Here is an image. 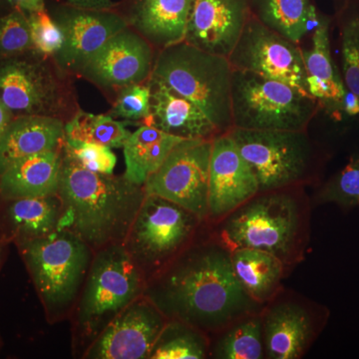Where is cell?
I'll list each match as a JSON object with an SVG mask.
<instances>
[{
  "label": "cell",
  "instance_id": "obj_9",
  "mask_svg": "<svg viewBox=\"0 0 359 359\" xmlns=\"http://www.w3.org/2000/svg\"><path fill=\"white\" fill-rule=\"evenodd\" d=\"M229 133L252 168L259 193L304 187L316 179L320 156L306 131L233 128Z\"/></svg>",
  "mask_w": 359,
  "mask_h": 359
},
{
  "label": "cell",
  "instance_id": "obj_36",
  "mask_svg": "<svg viewBox=\"0 0 359 359\" xmlns=\"http://www.w3.org/2000/svg\"><path fill=\"white\" fill-rule=\"evenodd\" d=\"M33 43V51L53 58L65 43V34L46 11H36L27 16Z\"/></svg>",
  "mask_w": 359,
  "mask_h": 359
},
{
  "label": "cell",
  "instance_id": "obj_21",
  "mask_svg": "<svg viewBox=\"0 0 359 359\" xmlns=\"http://www.w3.org/2000/svg\"><path fill=\"white\" fill-rule=\"evenodd\" d=\"M302 51L309 94L330 114L339 118L344 113L346 88L330 50V20L320 18L313 32L311 48Z\"/></svg>",
  "mask_w": 359,
  "mask_h": 359
},
{
  "label": "cell",
  "instance_id": "obj_3",
  "mask_svg": "<svg viewBox=\"0 0 359 359\" xmlns=\"http://www.w3.org/2000/svg\"><path fill=\"white\" fill-rule=\"evenodd\" d=\"M304 187L257 193L218 223L210 233L230 252L264 250L290 269L306 259L311 241V201Z\"/></svg>",
  "mask_w": 359,
  "mask_h": 359
},
{
  "label": "cell",
  "instance_id": "obj_28",
  "mask_svg": "<svg viewBox=\"0 0 359 359\" xmlns=\"http://www.w3.org/2000/svg\"><path fill=\"white\" fill-rule=\"evenodd\" d=\"M210 339V358L266 359L262 313L238 318Z\"/></svg>",
  "mask_w": 359,
  "mask_h": 359
},
{
  "label": "cell",
  "instance_id": "obj_13",
  "mask_svg": "<svg viewBox=\"0 0 359 359\" xmlns=\"http://www.w3.org/2000/svg\"><path fill=\"white\" fill-rule=\"evenodd\" d=\"M228 59L233 69L278 80L311 95L299 45L273 32L252 14Z\"/></svg>",
  "mask_w": 359,
  "mask_h": 359
},
{
  "label": "cell",
  "instance_id": "obj_22",
  "mask_svg": "<svg viewBox=\"0 0 359 359\" xmlns=\"http://www.w3.org/2000/svg\"><path fill=\"white\" fill-rule=\"evenodd\" d=\"M63 147L13 163L0 175V200L57 195Z\"/></svg>",
  "mask_w": 359,
  "mask_h": 359
},
{
  "label": "cell",
  "instance_id": "obj_34",
  "mask_svg": "<svg viewBox=\"0 0 359 359\" xmlns=\"http://www.w3.org/2000/svg\"><path fill=\"white\" fill-rule=\"evenodd\" d=\"M151 114V88L145 83L131 84L118 91L110 116L127 121H145Z\"/></svg>",
  "mask_w": 359,
  "mask_h": 359
},
{
  "label": "cell",
  "instance_id": "obj_25",
  "mask_svg": "<svg viewBox=\"0 0 359 359\" xmlns=\"http://www.w3.org/2000/svg\"><path fill=\"white\" fill-rule=\"evenodd\" d=\"M231 264L245 292L264 306L283 289L290 269L264 250L238 249L231 252Z\"/></svg>",
  "mask_w": 359,
  "mask_h": 359
},
{
  "label": "cell",
  "instance_id": "obj_2",
  "mask_svg": "<svg viewBox=\"0 0 359 359\" xmlns=\"http://www.w3.org/2000/svg\"><path fill=\"white\" fill-rule=\"evenodd\" d=\"M58 196L63 204L59 229L72 231L95 252L124 243L146 192L124 175L89 171L63 151Z\"/></svg>",
  "mask_w": 359,
  "mask_h": 359
},
{
  "label": "cell",
  "instance_id": "obj_12",
  "mask_svg": "<svg viewBox=\"0 0 359 359\" xmlns=\"http://www.w3.org/2000/svg\"><path fill=\"white\" fill-rule=\"evenodd\" d=\"M212 141L184 139L177 144L144 184L146 194L176 203L207 223Z\"/></svg>",
  "mask_w": 359,
  "mask_h": 359
},
{
  "label": "cell",
  "instance_id": "obj_8",
  "mask_svg": "<svg viewBox=\"0 0 359 359\" xmlns=\"http://www.w3.org/2000/svg\"><path fill=\"white\" fill-rule=\"evenodd\" d=\"M205 226L185 208L146 194L123 245L148 282L197 241Z\"/></svg>",
  "mask_w": 359,
  "mask_h": 359
},
{
  "label": "cell",
  "instance_id": "obj_20",
  "mask_svg": "<svg viewBox=\"0 0 359 359\" xmlns=\"http://www.w3.org/2000/svg\"><path fill=\"white\" fill-rule=\"evenodd\" d=\"M0 238L14 244L57 231L63 204L57 195L0 200Z\"/></svg>",
  "mask_w": 359,
  "mask_h": 359
},
{
  "label": "cell",
  "instance_id": "obj_11",
  "mask_svg": "<svg viewBox=\"0 0 359 359\" xmlns=\"http://www.w3.org/2000/svg\"><path fill=\"white\" fill-rule=\"evenodd\" d=\"M330 314L327 306L283 287L262 311L266 359L304 358Z\"/></svg>",
  "mask_w": 359,
  "mask_h": 359
},
{
  "label": "cell",
  "instance_id": "obj_33",
  "mask_svg": "<svg viewBox=\"0 0 359 359\" xmlns=\"http://www.w3.org/2000/svg\"><path fill=\"white\" fill-rule=\"evenodd\" d=\"M33 50L27 16L20 9L0 18V59Z\"/></svg>",
  "mask_w": 359,
  "mask_h": 359
},
{
  "label": "cell",
  "instance_id": "obj_7",
  "mask_svg": "<svg viewBox=\"0 0 359 359\" xmlns=\"http://www.w3.org/2000/svg\"><path fill=\"white\" fill-rule=\"evenodd\" d=\"M0 102L14 118L43 116L65 123L80 109L71 75L33 50L0 59Z\"/></svg>",
  "mask_w": 359,
  "mask_h": 359
},
{
  "label": "cell",
  "instance_id": "obj_35",
  "mask_svg": "<svg viewBox=\"0 0 359 359\" xmlns=\"http://www.w3.org/2000/svg\"><path fill=\"white\" fill-rule=\"evenodd\" d=\"M63 151L89 171L101 174L114 172L117 158L109 147L65 139Z\"/></svg>",
  "mask_w": 359,
  "mask_h": 359
},
{
  "label": "cell",
  "instance_id": "obj_31",
  "mask_svg": "<svg viewBox=\"0 0 359 359\" xmlns=\"http://www.w3.org/2000/svg\"><path fill=\"white\" fill-rule=\"evenodd\" d=\"M341 77L347 91L359 100V8L348 4L339 16Z\"/></svg>",
  "mask_w": 359,
  "mask_h": 359
},
{
  "label": "cell",
  "instance_id": "obj_40",
  "mask_svg": "<svg viewBox=\"0 0 359 359\" xmlns=\"http://www.w3.org/2000/svg\"><path fill=\"white\" fill-rule=\"evenodd\" d=\"M6 243L0 238V266H1L2 257H4V247Z\"/></svg>",
  "mask_w": 359,
  "mask_h": 359
},
{
  "label": "cell",
  "instance_id": "obj_23",
  "mask_svg": "<svg viewBox=\"0 0 359 359\" xmlns=\"http://www.w3.org/2000/svg\"><path fill=\"white\" fill-rule=\"evenodd\" d=\"M65 122L43 116L14 118L0 138V175L23 158L62 148Z\"/></svg>",
  "mask_w": 359,
  "mask_h": 359
},
{
  "label": "cell",
  "instance_id": "obj_14",
  "mask_svg": "<svg viewBox=\"0 0 359 359\" xmlns=\"http://www.w3.org/2000/svg\"><path fill=\"white\" fill-rule=\"evenodd\" d=\"M167 320L166 316L143 295L97 335L81 358L149 359Z\"/></svg>",
  "mask_w": 359,
  "mask_h": 359
},
{
  "label": "cell",
  "instance_id": "obj_4",
  "mask_svg": "<svg viewBox=\"0 0 359 359\" xmlns=\"http://www.w3.org/2000/svg\"><path fill=\"white\" fill-rule=\"evenodd\" d=\"M50 323L72 314L94 252L66 229L16 244Z\"/></svg>",
  "mask_w": 359,
  "mask_h": 359
},
{
  "label": "cell",
  "instance_id": "obj_1",
  "mask_svg": "<svg viewBox=\"0 0 359 359\" xmlns=\"http://www.w3.org/2000/svg\"><path fill=\"white\" fill-rule=\"evenodd\" d=\"M144 297L168 320L188 323L210 337L264 306L241 285L231 252L205 226L202 235L147 282Z\"/></svg>",
  "mask_w": 359,
  "mask_h": 359
},
{
  "label": "cell",
  "instance_id": "obj_39",
  "mask_svg": "<svg viewBox=\"0 0 359 359\" xmlns=\"http://www.w3.org/2000/svg\"><path fill=\"white\" fill-rule=\"evenodd\" d=\"M13 119L14 117L11 111L0 102V138H1L2 135L6 131L7 127L11 125Z\"/></svg>",
  "mask_w": 359,
  "mask_h": 359
},
{
  "label": "cell",
  "instance_id": "obj_42",
  "mask_svg": "<svg viewBox=\"0 0 359 359\" xmlns=\"http://www.w3.org/2000/svg\"></svg>",
  "mask_w": 359,
  "mask_h": 359
},
{
  "label": "cell",
  "instance_id": "obj_41",
  "mask_svg": "<svg viewBox=\"0 0 359 359\" xmlns=\"http://www.w3.org/2000/svg\"><path fill=\"white\" fill-rule=\"evenodd\" d=\"M8 1H9V0H8Z\"/></svg>",
  "mask_w": 359,
  "mask_h": 359
},
{
  "label": "cell",
  "instance_id": "obj_5",
  "mask_svg": "<svg viewBox=\"0 0 359 359\" xmlns=\"http://www.w3.org/2000/svg\"><path fill=\"white\" fill-rule=\"evenodd\" d=\"M147 278L123 244L94 252L88 275L71 316L82 354L122 311L143 297Z\"/></svg>",
  "mask_w": 359,
  "mask_h": 359
},
{
  "label": "cell",
  "instance_id": "obj_24",
  "mask_svg": "<svg viewBox=\"0 0 359 359\" xmlns=\"http://www.w3.org/2000/svg\"><path fill=\"white\" fill-rule=\"evenodd\" d=\"M194 0H144L134 9L129 26L162 50L185 41Z\"/></svg>",
  "mask_w": 359,
  "mask_h": 359
},
{
  "label": "cell",
  "instance_id": "obj_10",
  "mask_svg": "<svg viewBox=\"0 0 359 359\" xmlns=\"http://www.w3.org/2000/svg\"><path fill=\"white\" fill-rule=\"evenodd\" d=\"M318 106L313 97L292 85L233 69V128L306 131Z\"/></svg>",
  "mask_w": 359,
  "mask_h": 359
},
{
  "label": "cell",
  "instance_id": "obj_17",
  "mask_svg": "<svg viewBox=\"0 0 359 359\" xmlns=\"http://www.w3.org/2000/svg\"><path fill=\"white\" fill-rule=\"evenodd\" d=\"M257 193L256 176L230 133L212 139L207 224L218 223Z\"/></svg>",
  "mask_w": 359,
  "mask_h": 359
},
{
  "label": "cell",
  "instance_id": "obj_38",
  "mask_svg": "<svg viewBox=\"0 0 359 359\" xmlns=\"http://www.w3.org/2000/svg\"><path fill=\"white\" fill-rule=\"evenodd\" d=\"M9 2L16 9L28 13H36L45 9L44 0H9Z\"/></svg>",
  "mask_w": 359,
  "mask_h": 359
},
{
  "label": "cell",
  "instance_id": "obj_6",
  "mask_svg": "<svg viewBox=\"0 0 359 359\" xmlns=\"http://www.w3.org/2000/svg\"><path fill=\"white\" fill-rule=\"evenodd\" d=\"M231 74L228 58L183 41L159 51L151 76L195 104L224 134L233 127Z\"/></svg>",
  "mask_w": 359,
  "mask_h": 359
},
{
  "label": "cell",
  "instance_id": "obj_15",
  "mask_svg": "<svg viewBox=\"0 0 359 359\" xmlns=\"http://www.w3.org/2000/svg\"><path fill=\"white\" fill-rule=\"evenodd\" d=\"M155 58L154 47L128 26L94 53L78 75L99 88L119 91L128 85L147 82Z\"/></svg>",
  "mask_w": 359,
  "mask_h": 359
},
{
  "label": "cell",
  "instance_id": "obj_27",
  "mask_svg": "<svg viewBox=\"0 0 359 359\" xmlns=\"http://www.w3.org/2000/svg\"><path fill=\"white\" fill-rule=\"evenodd\" d=\"M248 6L257 20L297 44L320 21L311 0H250Z\"/></svg>",
  "mask_w": 359,
  "mask_h": 359
},
{
  "label": "cell",
  "instance_id": "obj_37",
  "mask_svg": "<svg viewBox=\"0 0 359 359\" xmlns=\"http://www.w3.org/2000/svg\"><path fill=\"white\" fill-rule=\"evenodd\" d=\"M70 6L92 11H111L112 0H68Z\"/></svg>",
  "mask_w": 359,
  "mask_h": 359
},
{
  "label": "cell",
  "instance_id": "obj_32",
  "mask_svg": "<svg viewBox=\"0 0 359 359\" xmlns=\"http://www.w3.org/2000/svg\"><path fill=\"white\" fill-rule=\"evenodd\" d=\"M314 204H334L342 210L359 209V156L334 175L316 194Z\"/></svg>",
  "mask_w": 359,
  "mask_h": 359
},
{
  "label": "cell",
  "instance_id": "obj_19",
  "mask_svg": "<svg viewBox=\"0 0 359 359\" xmlns=\"http://www.w3.org/2000/svg\"><path fill=\"white\" fill-rule=\"evenodd\" d=\"M151 114L143 125L182 139L212 140L221 135L207 116L185 98L156 77L149 78Z\"/></svg>",
  "mask_w": 359,
  "mask_h": 359
},
{
  "label": "cell",
  "instance_id": "obj_26",
  "mask_svg": "<svg viewBox=\"0 0 359 359\" xmlns=\"http://www.w3.org/2000/svg\"><path fill=\"white\" fill-rule=\"evenodd\" d=\"M183 140L150 125H142L130 134L123 146L126 165L124 176L132 183L144 186L175 146Z\"/></svg>",
  "mask_w": 359,
  "mask_h": 359
},
{
  "label": "cell",
  "instance_id": "obj_29",
  "mask_svg": "<svg viewBox=\"0 0 359 359\" xmlns=\"http://www.w3.org/2000/svg\"><path fill=\"white\" fill-rule=\"evenodd\" d=\"M211 339L205 332L181 320H168L149 359L210 358Z\"/></svg>",
  "mask_w": 359,
  "mask_h": 359
},
{
  "label": "cell",
  "instance_id": "obj_18",
  "mask_svg": "<svg viewBox=\"0 0 359 359\" xmlns=\"http://www.w3.org/2000/svg\"><path fill=\"white\" fill-rule=\"evenodd\" d=\"M250 15L248 0H194L185 42L228 58Z\"/></svg>",
  "mask_w": 359,
  "mask_h": 359
},
{
  "label": "cell",
  "instance_id": "obj_30",
  "mask_svg": "<svg viewBox=\"0 0 359 359\" xmlns=\"http://www.w3.org/2000/svg\"><path fill=\"white\" fill-rule=\"evenodd\" d=\"M131 132L125 123L118 121L110 115H96L77 111L69 121L65 123V139L98 144L106 147L123 148Z\"/></svg>",
  "mask_w": 359,
  "mask_h": 359
},
{
  "label": "cell",
  "instance_id": "obj_16",
  "mask_svg": "<svg viewBox=\"0 0 359 359\" xmlns=\"http://www.w3.org/2000/svg\"><path fill=\"white\" fill-rule=\"evenodd\" d=\"M51 16L65 34V43L53 60L70 75H78L94 53L129 26L128 20L114 11L72 6L59 7Z\"/></svg>",
  "mask_w": 359,
  "mask_h": 359
}]
</instances>
